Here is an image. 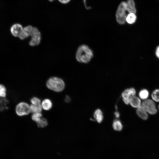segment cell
Here are the masks:
<instances>
[{
    "label": "cell",
    "mask_w": 159,
    "mask_h": 159,
    "mask_svg": "<svg viewBox=\"0 0 159 159\" xmlns=\"http://www.w3.org/2000/svg\"><path fill=\"white\" fill-rule=\"evenodd\" d=\"M93 56L92 51L87 46L82 45L78 48L76 54L77 60L81 63L89 62Z\"/></svg>",
    "instance_id": "6da1fadb"
},
{
    "label": "cell",
    "mask_w": 159,
    "mask_h": 159,
    "mask_svg": "<svg viewBox=\"0 0 159 159\" xmlns=\"http://www.w3.org/2000/svg\"><path fill=\"white\" fill-rule=\"evenodd\" d=\"M46 85L49 89L56 92L62 91L65 87V84L63 80L56 77L49 78L46 82Z\"/></svg>",
    "instance_id": "7a4b0ae2"
},
{
    "label": "cell",
    "mask_w": 159,
    "mask_h": 159,
    "mask_svg": "<svg viewBox=\"0 0 159 159\" xmlns=\"http://www.w3.org/2000/svg\"><path fill=\"white\" fill-rule=\"evenodd\" d=\"M126 11L127 10L126 2L122 1L119 5L115 14L116 21L118 24H123L125 22L127 15Z\"/></svg>",
    "instance_id": "3957f363"
},
{
    "label": "cell",
    "mask_w": 159,
    "mask_h": 159,
    "mask_svg": "<svg viewBox=\"0 0 159 159\" xmlns=\"http://www.w3.org/2000/svg\"><path fill=\"white\" fill-rule=\"evenodd\" d=\"M15 111L16 114L18 116L26 115L30 112V106L26 102H20L16 105Z\"/></svg>",
    "instance_id": "277c9868"
},
{
    "label": "cell",
    "mask_w": 159,
    "mask_h": 159,
    "mask_svg": "<svg viewBox=\"0 0 159 159\" xmlns=\"http://www.w3.org/2000/svg\"><path fill=\"white\" fill-rule=\"evenodd\" d=\"M142 105L148 114L154 115L157 112L155 102L152 99H147L144 100Z\"/></svg>",
    "instance_id": "5b68a950"
},
{
    "label": "cell",
    "mask_w": 159,
    "mask_h": 159,
    "mask_svg": "<svg viewBox=\"0 0 159 159\" xmlns=\"http://www.w3.org/2000/svg\"><path fill=\"white\" fill-rule=\"evenodd\" d=\"M30 36L31 39L29 42L31 46H34L39 45L41 40V34L38 29L36 27H33Z\"/></svg>",
    "instance_id": "8992f818"
},
{
    "label": "cell",
    "mask_w": 159,
    "mask_h": 159,
    "mask_svg": "<svg viewBox=\"0 0 159 159\" xmlns=\"http://www.w3.org/2000/svg\"><path fill=\"white\" fill-rule=\"evenodd\" d=\"M136 93V90L133 87L125 90L122 93V96L124 103L127 105L129 104L130 99L132 97L135 96Z\"/></svg>",
    "instance_id": "52a82bcc"
},
{
    "label": "cell",
    "mask_w": 159,
    "mask_h": 159,
    "mask_svg": "<svg viewBox=\"0 0 159 159\" xmlns=\"http://www.w3.org/2000/svg\"><path fill=\"white\" fill-rule=\"evenodd\" d=\"M23 27L20 24H13L11 27L10 31L11 34L15 37H18L21 33Z\"/></svg>",
    "instance_id": "ba28073f"
},
{
    "label": "cell",
    "mask_w": 159,
    "mask_h": 159,
    "mask_svg": "<svg viewBox=\"0 0 159 159\" xmlns=\"http://www.w3.org/2000/svg\"><path fill=\"white\" fill-rule=\"evenodd\" d=\"M33 27L29 25L23 27V30L19 38L21 40H24L30 36Z\"/></svg>",
    "instance_id": "9c48e42d"
},
{
    "label": "cell",
    "mask_w": 159,
    "mask_h": 159,
    "mask_svg": "<svg viewBox=\"0 0 159 159\" xmlns=\"http://www.w3.org/2000/svg\"><path fill=\"white\" fill-rule=\"evenodd\" d=\"M136 112L138 115L143 120H146L148 118V113L142 105L137 108Z\"/></svg>",
    "instance_id": "30bf717a"
},
{
    "label": "cell",
    "mask_w": 159,
    "mask_h": 159,
    "mask_svg": "<svg viewBox=\"0 0 159 159\" xmlns=\"http://www.w3.org/2000/svg\"><path fill=\"white\" fill-rule=\"evenodd\" d=\"M126 3L127 11L128 13H136L137 10L134 0H127Z\"/></svg>",
    "instance_id": "8fae6325"
},
{
    "label": "cell",
    "mask_w": 159,
    "mask_h": 159,
    "mask_svg": "<svg viewBox=\"0 0 159 159\" xmlns=\"http://www.w3.org/2000/svg\"><path fill=\"white\" fill-rule=\"evenodd\" d=\"M141 99L135 96L132 97L130 100L129 104L131 106L135 108H137L142 105Z\"/></svg>",
    "instance_id": "7c38bea8"
},
{
    "label": "cell",
    "mask_w": 159,
    "mask_h": 159,
    "mask_svg": "<svg viewBox=\"0 0 159 159\" xmlns=\"http://www.w3.org/2000/svg\"><path fill=\"white\" fill-rule=\"evenodd\" d=\"M137 19V16L136 13H128L127 15L126 22L129 24H132L135 22Z\"/></svg>",
    "instance_id": "4fadbf2b"
},
{
    "label": "cell",
    "mask_w": 159,
    "mask_h": 159,
    "mask_svg": "<svg viewBox=\"0 0 159 159\" xmlns=\"http://www.w3.org/2000/svg\"><path fill=\"white\" fill-rule=\"evenodd\" d=\"M9 100L5 98L0 97V111L3 112L9 109Z\"/></svg>",
    "instance_id": "5bb4252c"
},
{
    "label": "cell",
    "mask_w": 159,
    "mask_h": 159,
    "mask_svg": "<svg viewBox=\"0 0 159 159\" xmlns=\"http://www.w3.org/2000/svg\"><path fill=\"white\" fill-rule=\"evenodd\" d=\"M41 105L42 108L44 110L48 111L52 107V101L49 99H45L42 102Z\"/></svg>",
    "instance_id": "9a60e30c"
},
{
    "label": "cell",
    "mask_w": 159,
    "mask_h": 159,
    "mask_svg": "<svg viewBox=\"0 0 159 159\" xmlns=\"http://www.w3.org/2000/svg\"><path fill=\"white\" fill-rule=\"evenodd\" d=\"M94 117L97 122L100 123L101 122L103 119V116L102 111L99 109L96 110L93 114Z\"/></svg>",
    "instance_id": "2e32d148"
},
{
    "label": "cell",
    "mask_w": 159,
    "mask_h": 159,
    "mask_svg": "<svg viewBox=\"0 0 159 159\" xmlns=\"http://www.w3.org/2000/svg\"><path fill=\"white\" fill-rule=\"evenodd\" d=\"M112 126L115 130L118 131H121L123 127L121 121L118 120H115L114 121Z\"/></svg>",
    "instance_id": "e0dca14e"
},
{
    "label": "cell",
    "mask_w": 159,
    "mask_h": 159,
    "mask_svg": "<svg viewBox=\"0 0 159 159\" xmlns=\"http://www.w3.org/2000/svg\"><path fill=\"white\" fill-rule=\"evenodd\" d=\"M149 92L148 90L145 89H142L139 92V97L144 100L148 99L149 96Z\"/></svg>",
    "instance_id": "ac0fdd59"
},
{
    "label": "cell",
    "mask_w": 159,
    "mask_h": 159,
    "mask_svg": "<svg viewBox=\"0 0 159 159\" xmlns=\"http://www.w3.org/2000/svg\"><path fill=\"white\" fill-rule=\"evenodd\" d=\"M42 107L41 104L34 105L32 104L30 106V112L31 113L41 112Z\"/></svg>",
    "instance_id": "d6986e66"
},
{
    "label": "cell",
    "mask_w": 159,
    "mask_h": 159,
    "mask_svg": "<svg viewBox=\"0 0 159 159\" xmlns=\"http://www.w3.org/2000/svg\"><path fill=\"white\" fill-rule=\"evenodd\" d=\"M152 100L154 102H159V89H157L154 90L151 94Z\"/></svg>",
    "instance_id": "ffe728a7"
},
{
    "label": "cell",
    "mask_w": 159,
    "mask_h": 159,
    "mask_svg": "<svg viewBox=\"0 0 159 159\" xmlns=\"http://www.w3.org/2000/svg\"><path fill=\"white\" fill-rule=\"evenodd\" d=\"M37 123L38 127L40 128L45 127L48 124L47 120L44 118H42Z\"/></svg>",
    "instance_id": "44dd1931"
},
{
    "label": "cell",
    "mask_w": 159,
    "mask_h": 159,
    "mask_svg": "<svg viewBox=\"0 0 159 159\" xmlns=\"http://www.w3.org/2000/svg\"><path fill=\"white\" fill-rule=\"evenodd\" d=\"M42 116V115L40 112H36L33 113L31 118L33 120L37 122L41 119Z\"/></svg>",
    "instance_id": "7402d4cb"
},
{
    "label": "cell",
    "mask_w": 159,
    "mask_h": 159,
    "mask_svg": "<svg viewBox=\"0 0 159 159\" xmlns=\"http://www.w3.org/2000/svg\"><path fill=\"white\" fill-rule=\"evenodd\" d=\"M6 95V89L3 85L0 84V97L5 98Z\"/></svg>",
    "instance_id": "603a6c76"
},
{
    "label": "cell",
    "mask_w": 159,
    "mask_h": 159,
    "mask_svg": "<svg viewBox=\"0 0 159 159\" xmlns=\"http://www.w3.org/2000/svg\"><path fill=\"white\" fill-rule=\"evenodd\" d=\"M32 104L34 105H39L41 104V101L40 99L36 97H32L30 100Z\"/></svg>",
    "instance_id": "cb8c5ba5"
},
{
    "label": "cell",
    "mask_w": 159,
    "mask_h": 159,
    "mask_svg": "<svg viewBox=\"0 0 159 159\" xmlns=\"http://www.w3.org/2000/svg\"><path fill=\"white\" fill-rule=\"evenodd\" d=\"M155 54L156 57L159 59V45L156 47L155 50Z\"/></svg>",
    "instance_id": "d4e9b609"
},
{
    "label": "cell",
    "mask_w": 159,
    "mask_h": 159,
    "mask_svg": "<svg viewBox=\"0 0 159 159\" xmlns=\"http://www.w3.org/2000/svg\"><path fill=\"white\" fill-rule=\"evenodd\" d=\"M59 2L63 4H66L69 3L71 0H58Z\"/></svg>",
    "instance_id": "484cf974"
},
{
    "label": "cell",
    "mask_w": 159,
    "mask_h": 159,
    "mask_svg": "<svg viewBox=\"0 0 159 159\" xmlns=\"http://www.w3.org/2000/svg\"><path fill=\"white\" fill-rule=\"evenodd\" d=\"M64 101L67 103L69 102L71 100V98L69 96L66 95L64 99Z\"/></svg>",
    "instance_id": "4316f807"
},
{
    "label": "cell",
    "mask_w": 159,
    "mask_h": 159,
    "mask_svg": "<svg viewBox=\"0 0 159 159\" xmlns=\"http://www.w3.org/2000/svg\"><path fill=\"white\" fill-rule=\"evenodd\" d=\"M114 115L115 117L117 118H118L120 116V114L118 112H116L114 113Z\"/></svg>",
    "instance_id": "83f0119b"
},
{
    "label": "cell",
    "mask_w": 159,
    "mask_h": 159,
    "mask_svg": "<svg viewBox=\"0 0 159 159\" xmlns=\"http://www.w3.org/2000/svg\"><path fill=\"white\" fill-rule=\"evenodd\" d=\"M49 1H50V2H52L53 1H54V0H48Z\"/></svg>",
    "instance_id": "f1b7e54d"
},
{
    "label": "cell",
    "mask_w": 159,
    "mask_h": 159,
    "mask_svg": "<svg viewBox=\"0 0 159 159\" xmlns=\"http://www.w3.org/2000/svg\"><path fill=\"white\" fill-rule=\"evenodd\" d=\"M158 109L159 110V105H158Z\"/></svg>",
    "instance_id": "f546056e"
}]
</instances>
